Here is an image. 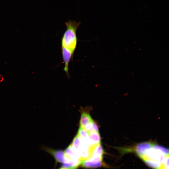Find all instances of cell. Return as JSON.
Segmentation results:
<instances>
[{
  "mask_svg": "<svg viewBox=\"0 0 169 169\" xmlns=\"http://www.w3.org/2000/svg\"><path fill=\"white\" fill-rule=\"evenodd\" d=\"M134 151L148 166L153 169H169V151L167 148L149 142L140 143Z\"/></svg>",
  "mask_w": 169,
  "mask_h": 169,
  "instance_id": "6da1fadb",
  "label": "cell"
},
{
  "mask_svg": "<svg viewBox=\"0 0 169 169\" xmlns=\"http://www.w3.org/2000/svg\"><path fill=\"white\" fill-rule=\"evenodd\" d=\"M65 23L66 29L61 39V47L65 48L74 54L78 41L76 31L81 23L80 22H76L75 21L69 20Z\"/></svg>",
  "mask_w": 169,
  "mask_h": 169,
  "instance_id": "7a4b0ae2",
  "label": "cell"
},
{
  "mask_svg": "<svg viewBox=\"0 0 169 169\" xmlns=\"http://www.w3.org/2000/svg\"><path fill=\"white\" fill-rule=\"evenodd\" d=\"M42 148L52 155L56 162L64 163L66 161L67 157L64 151L55 150L45 147H42Z\"/></svg>",
  "mask_w": 169,
  "mask_h": 169,
  "instance_id": "3957f363",
  "label": "cell"
},
{
  "mask_svg": "<svg viewBox=\"0 0 169 169\" xmlns=\"http://www.w3.org/2000/svg\"><path fill=\"white\" fill-rule=\"evenodd\" d=\"M61 49L64 64V70L67 75L69 77V64L71 58L73 57L74 54L64 47H61Z\"/></svg>",
  "mask_w": 169,
  "mask_h": 169,
  "instance_id": "277c9868",
  "label": "cell"
},
{
  "mask_svg": "<svg viewBox=\"0 0 169 169\" xmlns=\"http://www.w3.org/2000/svg\"><path fill=\"white\" fill-rule=\"evenodd\" d=\"M104 165V162L100 161L90 158L82 160L81 165L82 167L87 168H96Z\"/></svg>",
  "mask_w": 169,
  "mask_h": 169,
  "instance_id": "5b68a950",
  "label": "cell"
},
{
  "mask_svg": "<svg viewBox=\"0 0 169 169\" xmlns=\"http://www.w3.org/2000/svg\"><path fill=\"white\" fill-rule=\"evenodd\" d=\"M88 142L90 146L101 143V138L99 132L93 131L89 133Z\"/></svg>",
  "mask_w": 169,
  "mask_h": 169,
  "instance_id": "8992f818",
  "label": "cell"
},
{
  "mask_svg": "<svg viewBox=\"0 0 169 169\" xmlns=\"http://www.w3.org/2000/svg\"><path fill=\"white\" fill-rule=\"evenodd\" d=\"M65 156L68 158L74 160L80 159L79 152L75 150L69 145L64 151Z\"/></svg>",
  "mask_w": 169,
  "mask_h": 169,
  "instance_id": "52a82bcc",
  "label": "cell"
},
{
  "mask_svg": "<svg viewBox=\"0 0 169 169\" xmlns=\"http://www.w3.org/2000/svg\"><path fill=\"white\" fill-rule=\"evenodd\" d=\"M93 120L90 115L87 112L82 113L80 120V126L83 128L87 124L91 122Z\"/></svg>",
  "mask_w": 169,
  "mask_h": 169,
  "instance_id": "ba28073f",
  "label": "cell"
},
{
  "mask_svg": "<svg viewBox=\"0 0 169 169\" xmlns=\"http://www.w3.org/2000/svg\"><path fill=\"white\" fill-rule=\"evenodd\" d=\"M71 145L77 151H79L82 145V141L77 134L74 137Z\"/></svg>",
  "mask_w": 169,
  "mask_h": 169,
  "instance_id": "9c48e42d",
  "label": "cell"
},
{
  "mask_svg": "<svg viewBox=\"0 0 169 169\" xmlns=\"http://www.w3.org/2000/svg\"><path fill=\"white\" fill-rule=\"evenodd\" d=\"M77 134L82 141L88 142L89 134L81 127L79 126Z\"/></svg>",
  "mask_w": 169,
  "mask_h": 169,
  "instance_id": "30bf717a",
  "label": "cell"
},
{
  "mask_svg": "<svg viewBox=\"0 0 169 169\" xmlns=\"http://www.w3.org/2000/svg\"><path fill=\"white\" fill-rule=\"evenodd\" d=\"M93 121V120L91 122L87 124L83 128L85 130L88 134L94 131L92 125Z\"/></svg>",
  "mask_w": 169,
  "mask_h": 169,
  "instance_id": "8fae6325",
  "label": "cell"
},
{
  "mask_svg": "<svg viewBox=\"0 0 169 169\" xmlns=\"http://www.w3.org/2000/svg\"><path fill=\"white\" fill-rule=\"evenodd\" d=\"M59 169H67L65 168H63V167H61Z\"/></svg>",
  "mask_w": 169,
  "mask_h": 169,
  "instance_id": "7c38bea8",
  "label": "cell"
}]
</instances>
